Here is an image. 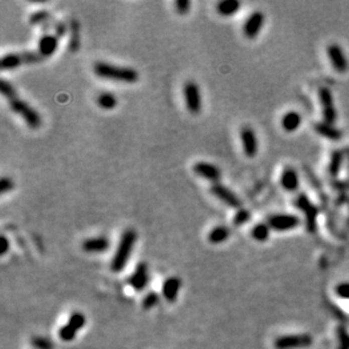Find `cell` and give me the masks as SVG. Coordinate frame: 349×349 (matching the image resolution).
I'll use <instances>...</instances> for the list:
<instances>
[{
  "label": "cell",
  "mask_w": 349,
  "mask_h": 349,
  "mask_svg": "<svg viewBox=\"0 0 349 349\" xmlns=\"http://www.w3.org/2000/svg\"><path fill=\"white\" fill-rule=\"evenodd\" d=\"M137 232L132 228H128L124 231L121 235V239L119 241L118 248L115 250V253L111 261V270L119 274L121 272L130 260L131 253L137 243Z\"/></svg>",
  "instance_id": "1"
},
{
  "label": "cell",
  "mask_w": 349,
  "mask_h": 349,
  "mask_svg": "<svg viewBox=\"0 0 349 349\" xmlns=\"http://www.w3.org/2000/svg\"><path fill=\"white\" fill-rule=\"evenodd\" d=\"M94 73L97 77L103 79H111L115 82H121L127 84H133L139 79L138 71L130 67L114 66L107 62H96L93 67Z\"/></svg>",
  "instance_id": "2"
},
{
  "label": "cell",
  "mask_w": 349,
  "mask_h": 349,
  "mask_svg": "<svg viewBox=\"0 0 349 349\" xmlns=\"http://www.w3.org/2000/svg\"><path fill=\"white\" fill-rule=\"evenodd\" d=\"M8 103H10L12 111L15 112L16 114H20L31 129H39L41 127V116L28 103L19 97L12 98V100L8 101Z\"/></svg>",
  "instance_id": "3"
},
{
  "label": "cell",
  "mask_w": 349,
  "mask_h": 349,
  "mask_svg": "<svg viewBox=\"0 0 349 349\" xmlns=\"http://www.w3.org/2000/svg\"><path fill=\"white\" fill-rule=\"evenodd\" d=\"M86 324V317L82 312L71 313L67 323L59 330V339L64 342H70L77 337V333Z\"/></svg>",
  "instance_id": "4"
},
{
  "label": "cell",
  "mask_w": 349,
  "mask_h": 349,
  "mask_svg": "<svg viewBox=\"0 0 349 349\" xmlns=\"http://www.w3.org/2000/svg\"><path fill=\"white\" fill-rule=\"evenodd\" d=\"M295 205H296V207L298 209H301L303 214L305 215L307 231H310L311 233L315 232L317 214H319V209H317L316 206L312 203L310 198H308L305 194H299L296 197V199H295Z\"/></svg>",
  "instance_id": "5"
},
{
  "label": "cell",
  "mask_w": 349,
  "mask_h": 349,
  "mask_svg": "<svg viewBox=\"0 0 349 349\" xmlns=\"http://www.w3.org/2000/svg\"><path fill=\"white\" fill-rule=\"evenodd\" d=\"M267 224L271 230L285 232L296 228L301 224V219L293 214H276L268 218Z\"/></svg>",
  "instance_id": "6"
},
{
  "label": "cell",
  "mask_w": 349,
  "mask_h": 349,
  "mask_svg": "<svg viewBox=\"0 0 349 349\" xmlns=\"http://www.w3.org/2000/svg\"><path fill=\"white\" fill-rule=\"evenodd\" d=\"M313 339L308 334H298V335H284L276 339L275 348L276 349H303L311 347Z\"/></svg>",
  "instance_id": "7"
},
{
  "label": "cell",
  "mask_w": 349,
  "mask_h": 349,
  "mask_svg": "<svg viewBox=\"0 0 349 349\" xmlns=\"http://www.w3.org/2000/svg\"><path fill=\"white\" fill-rule=\"evenodd\" d=\"M183 96L188 111L192 114L199 113L201 110V94L200 89L195 82H187L183 86Z\"/></svg>",
  "instance_id": "8"
},
{
  "label": "cell",
  "mask_w": 349,
  "mask_h": 349,
  "mask_svg": "<svg viewBox=\"0 0 349 349\" xmlns=\"http://www.w3.org/2000/svg\"><path fill=\"white\" fill-rule=\"evenodd\" d=\"M319 98L322 106V113H323L324 122L334 124L337 121L338 114L335 106L333 104V96L329 88L321 87L319 91Z\"/></svg>",
  "instance_id": "9"
},
{
  "label": "cell",
  "mask_w": 349,
  "mask_h": 349,
  "mask_svg": "<svg viewBox=\"0 0 349 349\" xmlns=\"http://www.w3.org/2000/svg\"><path fill=\"white\" fill-rule=\"evenodd\" d=\"M150 276L148 265L146 262L138 263L135 271L129 277L128 284L136 292H142L149 284Z\"/></svg>",
  "instance_id": "10"
},
{
  "label": "cell",
  "mask_w": 349,
  "mask_h": 349,
  "mask_svg": "<svg viewBox=\"0 0 349 349\" xmlns=\"http://www.w3.org/2000/svg\"><path fill=\"white\" fill-rule=\"evenodd\" d=\"M210 192L218 198L221 201H223L224 204H226L227 206H230L232 208H240L241 205H242V201L239 198V196L234 194L230 188L225 187L221 183H214V185L210 187Z\"/></svg>",
  "instance_id": "11"
},
{
  "label": "cell",
  "mask_w": 349,
  "mask_h": 349,
  "mask_svg": "<svg viewBox=\"0 0 349 349\" xmlns=\"http://www.w3.org/2000/svg\"><path fill=\"white\" fill-rule=\"evenodd\" d=\"M240 138L241 142H242V148L245 156L249 158L256 157L259 149V144L257 135L253 129L250 127H243L241 129Z\"/></svg>",
  "instance_id": "12"
},
{
  "label": "cell",
  "mask_w": 349,
  "mask_h": 349,
  "mask_svg": "<svg viewBox=\"0 0 349 349\" xmlns=\"http://www.w3.org/2000/svg\"><path fill=\"white\" fill-rule=\"evenodd\" d=\"M265 24V14L262 12L256 11L250 15L243 24V34L248 39H254L260 32Z\"/></svg>",
  "instance_id": "13"
},
{
  "label": "cell",
  "mask_w": 349,
  "mask_h": 349,
  "mask_svg": "<svg viewBox=\"0 0 349 349\" xmlns=\"http://www.w3.org/2000/svg\"><path fill=\"white\" fill-rule=\"evenodd\" d=\"M328 56L331 65L338 73H346L349 68V61L341 47L338 46V44H331L328 48Z\"/></svg>",
  "instance_id": "14"
},
{
  "label": "cell",
  "mask_w": 349,
  "mask_h": 349,
  "mask_svg": "<svg viewBox=\"0 0 349 349\" xmlns=\"http://www.w3.org/2000/svg\"><path fill=\"white\" fill-rule=\"evenodd\" d=\"M192 169H194L196 176L207 179V180L212 181L214 183H217L222 176L221 169H219L216 165H213L206 162L196 163L194 165V167H192Z\"/></svg>",
  "instance_id": "15"
},
{
  "label": "cell",
  "mask_w": 349,
  "mask_h": 349,
  "mask_svg": "<svg viewBox=\"0 0 349 349\" xmlns=\"http://www.w3.org/2000/svg\"><path fill=\"white\" fill-rule=\"evenodd\" d=\"M82 248L87 253H103L110 248V240L105 236L89 238L84 241Z\"/></svg>",
  "instance_id": "16"
},
{
  "label": "cell",
  "mask_w": 349,
  "mask_h": 349,
  "mask_svg": "<svg viewBox=\"0 0 349 349\" xmlns=\"http://www.w3.org/2000/svg\"><path fill=\"white\" fill-rule=\"evenodd\" d=\"M180 288L181 280L179 279L178 277H168L162 286V294L165 301H167L168 303L176 302L178 295L180 293Z\"/></svg>",
  "instance_id": "17"
},
{
  "label": "cell",
  "mask_w": 349,
  "mask_h": 349,
  "mask_svg": "<svg viewBox=\"0 0 349 349\" xmlns=\"http://www.w3.org/2000/svg\"><path fill=\"white\" fill-rule=\"evenodd\" d=\"M58 38L56 35L46 34L39 40V53L42 57H51L58 49Z\"/></svg>",
  "instance_id": "18"
},
{
  "label": "cell",
  "mask_w": 349,
  "mask_h": 349,
  "mask_svg": "<svg viewBox=\"0 0 349 349\" xmlns=\"http://www.w3.org/2000/svg\"><path fill=\"white\" fill-rule=\"evenodd\" d=\"M314 130L319 133L320 136L326 138L329 140L338 141L342 138V132L338 128L333 127V124L326 122H317L314 124Z\"/></svg>",
  "instance_id": "19"
},
{
  "label": "cell",
  "mask_w": 349,
  "mask_h": 349,
  "mask_svg": "<svg viewBox=\"0 0 349 349\" xmlns=\"http://www.w3.org/2000/svg\"><path fill=\"white\" fill-rule=\"evenodd\" d=\"M280 185L286 191H295L299 187L297 172L292 167H287L280 177Z\"/></svg>",
  "instance_id": "20"
},
{
  "label": "cell",
  "mask_w": 349,
  "mask_h": 349,
  "mask_svg": "<svg viewBox=\"0 0 349 349\" xmlns=\"http://www.w3.org/2000/svg\"><path fill=\"white\" fill-rule=\"evenodd\" d=\"M302 116L296 111H289L281 119V126L287 132H294L301 127Z\"/></svg>",
  "instance_id": "21"
},
{
  "label": "cell",
  "mask_w": 349,
  "mask_h": 349,
  "mask_svg": "<svg viewBox=\"0 0 349 349\" xmlns=\"http://www.w3.org/2000/svg\"><path fill=\"white\" fill-rule=\"evenodd\" d=\"M69 41H68V49L71 52H76L80 46V26L78 21L76 19H71L69 21Z\"/></svg>",
  "instance_id": "22"
},
{
  "label": "cell",
  "mask_w": 349,
  "mask_h": 349,
  "mask_svg": "<svg viewBox=\"0 0 349 349\" xmlns=\"http://www.w3.org/2000/svg\"><path fill=\"white\" fill-rule=\"evenodd\" d=\"M241 3L238 0H223L216 6L217 13L222 16H232L239 12Z\"/></svg>",
  "instance_id": "23"
},
{
  "label": "cell",
  "mask_w": 349,
  "mask_h": 349,
  "mask_svg": "<svg viewBox=\"0 0 349 349\" xmlns=\"http://www.w3.org/2000/svg\"><path fill=\"white\" fill-rule=\"evenodd\" d=\"M0 64H2L3 70H11L24 65V60L22 53H7V55L3 56Z\"/></svg>",
  "instance_id": "24"
},
{
  "label": "cell",
  "mask_w": 349,
  "mask_h": 349,
  "mask_svg": "<svg viewBox=\"0 0 349 349\" xmlns=\"http://www.w3.org/2000/svg\"><path fill=\"white\" fill-rule=\"evenodd\" d=\"M228 236H230V230L225 226L219 225L214 227L213 230L209 232L207 239L212 244H221L225 242L228 239Z\"/></svg>",
  "instance_id": "25"
},
{
  "label": "cell",
  "mask_w": 349,
  "mask_h": 349,
  "mask_svg": "<svg viewBox=\"0 0 349 349\" xmlns=\"http://www.w3.org/2000/svg\"><path fill=\"white\" fill-rule=\"evenodd\" d=\"M344 159L343 150H334L331 155L330 164H329V174L331 177H337L340 173V169L342 167V163Z\"/></svg>",
  "instance_id": "26"
},
{
  "label": "cell",
  "mask_w": 349,
  "mask_h": 349,
  "mask_svg": "<svg viewBox=\"0 0 349 349\" xmlns=\"http://www.w3.org/2000/svg\"><path fill=\"white\" fill-rule=\"evenodd\" d=\"M270 235V227L268 224L259 223L256 226H253L251 230V236L252 238L258 241V242H265L268 239H269Z\"/></svg>",
  "instance_id": "27"
},
{
  "label": "cell",
  "mask_w": 349,
  "mask_h": 349,
  "mask_svg": "<svg viewBox=\"0 0 349 349\" xmlns=\"http://www.w3.org/2000/svg\"><path fill=\"white\" fill-rule=\"evenodd\" d=\"M96 102L98 106H101L103 110H112L114 109L118 104V100L112 93L109 92H103L97 96Z\"/></svg>",
  "instance_id": "28"
},
{
  "label": "cell",
  "mask_w": 349,
  "mask_h": 349,
  "mask_svg": "<svg viewBox=\"0 0 349 349\" xmlns=\"http://www.w3.org/2000/svg\"><path fill=\"white\" fill-rule=\"evenodd\" d=\"M31 346L33 349H55V344L46 337H33L31 339Z\"/></svg>",
  "instance_id": "29"
},
{
  "label": "cell",
  "mask_w": 349,
  "mask_h": 349,
  "mask_svg": "<svg viewBox=\"0 0 349 349\" xmlns=\"http://www.w3.org/2000/svg\"><path fill=\"white\" fill-rule=\"evenodd\" d=\"M160 301V296L156 293V292H150L146 295L142 299L141 305L144 310H151V308H154Z\"/></svg>",
  "instance_id": "30"
},
{
  "label": "cell",
  "mask_w": 349,
  "mask_h": 349,
  "mask_svg": "<svg viewBox=\"0 0 349 349\" xmlns=\"http://www.w3.org/2000/svg\"><path fill=\"white\" fill-rule=\"evenodd\" d=\"M251 219V213L245 208H240L238 212L235 213L234 217H233V224L235 226H241L243 224L248 223Z\"/></svg>",
  "instance_id": "31"
},
{
  "label": "cell",
  "mask_w": 349,
  "mask_h": 349,
  "mask_svg": "<svg viewBox=\"0 0 349 349\" xmlns=\"http://www.w3.org/2000/svg\"><path fill=\"white\" fill-rule=\"evenodd\" d=\"M49 20H50V14H49V12L38 11L30 16L29 23L31 25H39V24L46 23V22H48Z\"/></svg>",
  "instance_id": "32"
},
{
  "label": "cell",
  "mask_w": 349,
  "mask_h": 349,
  "mask_svg": "<svg viewBox=\"0 0 349 349\" xmlns=\"http://www.w3.org/2000/svg\"><path fill=\"white\" fill-rule=\"evenodd\" d=\"M0 93L5 97H7L8 101L12 100V98L17 97L15 88L13 87V85L10 82H7L6 79L0 80Z\"/></svg>",
  "instance_id": "33"
},
{
  "label": "cell",
  "mask_w": 349,
  "mask_h": 349,
  "mask_svg": "<svg viewBox=\"0 0 349 349\" xmlns=\"http://www.w3.org/2000/svg\"><path fill=\"white\" fill-rule=\"evenodd\" d=\"M22 57H23L24 60V65H33V64H38L42 60V56L40 55L39 52H23L22 53Z\"/></svg>",
  "instance_id": "34"
},
{
  "label": "cell",
  "mask_w": 349,
  "mask_h": 349,
  "mask_svg": "<svg viewBox=\"0 0 349 349\" xmlns=\"http://www.w3.org/2000/svg\"><path fill=\"white\" fill-rule=\"evenodd\" d=\"M174 6H176V11L178 14L186 15L190 10L191 4L190 2H188V0H178V2L174 4Z\"/></svg>",
  "instance_id": "35"
},
{
  "label": "cell",
  "mask_w": 349,
  "mask_h": 349,
  "mask_svg": "<svg viewBox=\"0 0 349 349\" xmlns=\"http://www.w3.org/2000/svg\"><path fill=\"white\" fill-rule=\"evenodd\" d=\"M13 188H14V182H13L12 179L7 177H3L2 180H0V189H2L3 194L11 191Z\"/></svg>",
  "instance_id": "36"
},
{
  "label": "cell",
  "mask_w": 349,
  "mask_h": 349,
  "mask_svg": "<svg viewBox=\"0 0 349 349\" xmlns=\"http://www.w3.org/2000/svg\"><path fill=\"white\" fill-rule=\"evenodd\" d=\"M335 293L339 297L344 298V299H349V284H340L337 286V288H335Z\"/></svg>",
  "instance_id": "37"
},
{
  "label": "cell",
  "mask_w": 349,
  "mask_h": 349,
  "mask_svg": "<svg viewBox=\"0 0 349 349\" xmlns=\"http://www.w3.org/2000/svg\"><path fill=\"white\" fill-rule=\"evenodd\" d=\"M53 29H55V33H56L57 38L64 37L67 32V26L64 23H61V22H58V23H56L55 28Z\"/></svg>",
  "instance_id": "38"
},
{
  "label": "cell",
  "mask_w": 349,
  "mask_h": 349,
  "mask_svg": "<svg viewBox=\"0 0 349 349\" xmlns=\"http://www.w3.org/2000/svg\"><path fill=\"white\" fill-rule=\"evenodd\" d=\"M8 249H10V241L7 240L5 235H2V247H0V254H2V256L6 254V252L8 251Z\"/></svg>",
  "instance_id": "39"
},
{
  "label": "cell",
  "mask_w": 349,
  "mask_h": 349,
  "mask_svg": "<svg viewBox=\"0 0 349 349\" xmlns=\"http://www.w3.org/2000/svg\"><path fill=\"white\" fill-rule=\"evenodd\" d=\"M333 187L335 188V189L341 190V191H344V190H349V180H344V181H337V182H334V183H333Z\"/></svg>",
  "instance_id": "40"
},
{
  "label": "cell",
  "mask_w": 349,
  "mask_h": 349,
  "mask_svg": "<svg viewBox=\"0 0 349 349\" xmlns=\"http://www.w3.org/2000/svg\"><path fill=\"white\" fill-rule=\"evenodd\" d=\"M348 171H349V160H348Z\"/></svg>",
  "instance_id": "41"
}]
</instances>
